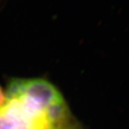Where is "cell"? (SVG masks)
<instances>
[{"label": "cell", "mask_w": 129, "mask_h": 129, "mask_svg": "<svg viewBox=\"0 0 129 129\" xmlns=\"http://www.w3.org/2000/svg\"><path fill=\"white\" fill-rule=\"evenodd\" d=\"M6 101V92L0 85V107L3 106Z\"/></svg>", "instance_id": "cell-2"}, {"label": "cell", "mask_w": 129, "mask_h": 129, "mask_svg": "<svg viewBox=\"0 0 129 129\" xmlns=\"http://www.w3.org/2000/svg\"><path fill=\"white\" fill-rule=\"evenodd\" d=\"M0 107V129H80L60 90L42 78H13Z\"/></svg>", "instance_id": "cell-1"}]
</instances>
